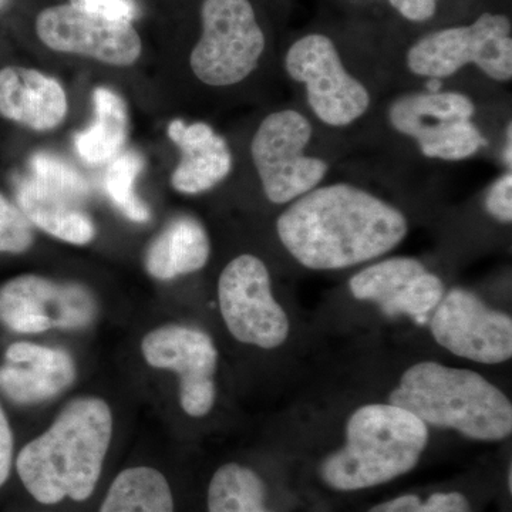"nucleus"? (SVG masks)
<instances>
[{"label": "nucleus", "instance_id": "9", "mask_svg": "<svg viewBox=\"0 0 512 512\" xmlns=\"http://www.w3.org/2000/svg\"><path fill=\"white\" fill-rule=\"evenodd\" d=\"M218 302L225 325L238 342L276 349L289 336V318L272 293L271 275L261 259L239 255L218 281Z\"/></svg>", "mask_w": 512, "mask_h": 512}, {"label": "nucleus", "instance_id": "25", "mask_svg": "<svg viewBox=\"0 0 512 512\" xmlns=\"http://www.w3.org/2000/svg\"><path fill=\"white\" fill-rule=\"evenodd\" d=\"M29 165L32 177L50 190L77 201L89 195L90 185L86 178L63 158L40 151L30 158Z\"/></svg>", "mask_w": 512, "mask_h": 512}, {"label": "nucleus", "instance_id": "30", "mask_svg": "<svg viewBox=\"0 0 512 512\" xmlns=\"http://www.w3.org/2000/svg\"><path fill=\"white\" fill-rule=\"evenodd\" d=\"M437 2L439 0H390V5L410 22H426L436 13Z\"/></svg>", "mask_w": 512, "mask_h": 512}, {"label": "nucleus", "instance_id": "7", "mask_svg": "<svg viewBox=\"0 0 512 512\" xmlns=\"http://www.w3.org/2000/svg\"><path fill=\"white\" fill-rule=\"evenodd\" d=\"M312 124L295 110L269 114L252 138L251 154L266 198L289 204L318 188L328 174V164L306 156Z\"/></svg>", "mask_w": 512, "mask_h": 512}, {"label": "nucleus", "instance_id": "1", "mask_svg": "<svg viewBox=\"0 0 512 512\" xmlns=\"http://www.w3.org/2000/svg\"><path fill=\"white\" fill-rule=\"evenodd\" d=\"M407 229L402 211L350 184L315 188L293 201L276 221L286 251L313 271L380 258L406 238Z\"/></svg>", "mask_w": 512, "mask_h": 512}, {"label": "nucleus", "instance_id": "16", "mask_svg": "<svg viewBox=\"0 0 512 512\" xmlns=\"http://www.w3.org/2000/svg\"><path fill=\"white\" fill-rule=\"evenodd\" d=\"M76 379L73 357L37 343H9L0 355V397L18 407L55 399Z\"/></svg>", "mask_w": 512, "mask_h": 512}, {"label": "nucleus", "instance_id": "20", "mask_svg": "<svg viewBox=\"0 0 512 512\" xmlns=\"http://www.w3.org/2000/svg\"><path fill=\"white\" fill-rule=\"evenodd\" d=\"M211 244L201 222L192 217L175 218L147 249L148 274L160 281L194 274L207 265Z\"/></svg>", "mask_w": 512, "mask_h": 512}, {"label": "nucleus", "instance_id": "19", "mask_svg": "<svg viewBox=\"0 0 512 512\" xmlns=\"http://www.w3.org/2000/svg\"><path fill=\"white\" fill-rule=\"evenodd\" d=\"M16 200L30 224L60 241L86 245L96 237V225L80 201L50 190L32 175L19 181Z\"/></svg>", "mask_w": 512, "mask_h": 512}, {"label": "nucleus", "instance_id": "27", "mask_svg": "<svg viewBox=\"0 0 512 512\" xmlns=\"http://www.w3.org/2000/svg\"><path fill=\"white\" fill-rule=\"evenodd\" d=\"M369 512H473L461 493H436L426 501L414 494L400 495L394 500L377 504Z\"/></svg>", "mask_w": 512, "mask_h": 512}, {"label": "nucleus", "instance_id": "18", "mask_svg": "<svg viewBox=\"0 0 512 512\" xmlns=\"http://www.w3.org/2000/svg\"><path fill=\"white\" fill-rule=\"evenodd\" d=\"M168 137L183 153L171 177V184L178 192L201 194L231 173L232 154L227 141L208 124L174 120L168 126Z\"/></svg>", "mask_w": 512, "mask_h": 512}, {"label": "nucleus", "instance_id": "22", "mask_svg": "<svg viewBox=\"0 0 512 512\" xmlns=\"http://www.w3.org/2000/svg\"><path fill=\"white\" fill-rule=\"evenodd\" d=\"M94 123L74 137L77 153L89 164H104L114 160L127 140V109L119 94L107 87L93 92Z\"/></svg>", "mask_w": 512, "mask_h": 512}, {"label": "nucleus", "instance_id": "3", "mask_svg": "<svg viewBox=\"0 0 512 512\" xmlns=\"http://www.w3.org/2000/svg\"><path fill=\"white\" fill-rule=\"evenodd\" d=\"M390 403L426 426L457 431L467 439L501 441L512 433V404L480 373L420 362L403 373Z\"/></svg>", "mask_w": 512, "mask_h": 512}, {"label": "nucleus", "instance_id": "24", "mask_svg": "<svg viewBox=\"0 0 512 512\" xmlns=\"http://www.w3.org/2000/svg\"><path fill=\"white\" fill-rule=\"evenodd\" d=\"M143 168V157L134 151H126L110 161L106 178H104L107 194L117 210L127 220L140 222V224L150 220V210L137 197L136 188H134Z\"/></svg>", "mask_w": 512, "mask_h": 512}, {"label": "nucleus", "instance_id": "8", "mask_svg": "<svg viewBox=\"0 0 512 512\" xmlns=\"http://www.w3.org/2000/svg\"><path fill=\"white\" fill-rule=\"evenodd\" d=\"M474 113L476 106L466 94L414 93L394 101L389 119L394 130L416 140L424 156L461 161L487 146L471 121Z\"/></svg>", "mask_w": 512, "mask_h": 512}, {"label": "nucleus", "instance_id": "17", "mask_svg": "<svg viewBox=\"0 0 512 512\" xmlns=\"http://www.w3.org/2000/svg\"><path fill=\"white\" fill-rule=\"evenodd\" d=\"M67 114L62 84L26 67L0 70V116L37 131L52 130Z\"/></svg>", "mask_w": 512, "mask_h": 512}, {"label": "nucleus", "instance_id": "11", "mask_svg": "<svg viewBox=\"0 0 512 512\" xmlns=\"http://www.w3.org/2000/svg\"><path fill=\"white\" fill-rule=\"evenodd\" d=\"M285 67L291 79L305 84L309 106L322 123L346 127L369 109V92L345 69L328 36L313 33L293 43Z\"/></svg>", "mask_w": 512, "mask_h": 512}, {"label": "nucleus", "instance_id": "33", "mask_svg": "<svg viewBox=\"0 0 512 512\" xmlns=\"http://www.w3.org/2000/svg\"><path fill=\"white\" fill-rule=\"evenodd\" d=\"M9 0H0V8H3V6H6V3H8Z\"/></svg>", "mask_w": 512, "mask_h": 512}, {"label": "nucleus", "instance_id": "29", "mask_svg": "<svg viewBox=\"0 0 512 512\" xmlns=\"http://www.w3.org/2000/svg\"><path fill=\"white\" fill-rule=\"evenodd\" d=\"M485 210L491 217L504 224H511L512 221V174H504L498 178L487 197H485Z\"/></svg>", "mask_w": 512, "mask_h": 512}, {"label": "nucleus", "instance_id": "13", "mask_svg": "<svg viewBox=\"0 0 512 512\" xmlns=\"http://www.w3.org/2000/svg\"><path fill=\"white\" fill-rule=\"evenodd\" d=\"M141 353L154 369L180 377V404L188 416L204 417L217 397L218 350L208 333L185 325H165L148 332Z\"/></svg>", "mask_w": 512, "mask_h": 512}, {"label": "nucleus", "instance_id": "28", "mask_svg": "<svg viewBox=\"0 0 512 512\" xmlns=\"http://www.w3.org/2000/svg\"><path fill=\"white\" fill-rule=\"evenodd\" d=\"M73 5L101 18L133 23L137 19L136 0H73Z\"/></svg>", "mask_w": 512, "mask_h": 512}, {"label": "nucleus", "instance_id": "12", "mask_svg": "<svg viewBox=\"0 0 512 512\" xmlns=\"http://www.w3.org/2000/svg\"><path fill=\"white\" fill-rule=\"evenodd\" d=\"M430 329L441 348L471 362L500 365L512 357L511 316L490 308L467 289L444 293Z\"/></svg>", "mask_w": 512, "mask_h": 512}, {"label": "nucleus", "instance_id": "2", "mask_svg": "<svg viewBox=\"0 0 512 512\" xmlns=\"http://www.w3.org/2000/svg\"><path fill=\"white\" fill-rule=\"evenodd\" d=\"M111 437L109 404L80 397L45 433L16 451L15 476L37 504L86 503L99 487Z\"/></svg>", "mask_w": 512, "mask_h": 512}, {"label": "nucleus", "instance_id": "4", "mask_svg": "<svg viewBox=\"0 0 512 512\" xmlns=\"http://www.w3.org/2000/svg\"><path fill=\"white\" fill-rule=\"evenodd\" d=\"M429 439V426L402 407L366 404L349 417L345 444L325 458L320 476L338 491L389 483L419 464Z\"/></svg>", "mask_w": 512, "mask_h": 512}, {"label": "nucleus", "instance_id": "26", "mask_svg": "<svg viewBox=\"0 0 512 512\" xmlns=\"http://www.w3.org/2000/svg\"><path fill=\"white\" fill-rule=\"evenodd\" d=\"M33 242V225L18 205L0 194V254H23L32 248Z\"/></svg>", "mask_w": 512, "mask_h": 512}, {"label": "nucleus", "instance_id": "6", "mask_svg": "<svg viewBox=\"0 0 512 512\" xmlns=\"http://www.w3.org/2000/svg\"><path fill=\"white\" fill-rule=\"evenodd\" d=\"M511 33L507 16L484 13L473 25L424 36L407 53V66L417 76L441 80L453 76L467 64H476L495 82H510Z\"/></svg>", "mask_w": 512, "mask_h": 512}, {"label": "nucleus", "instance_id": "14", "mask_svg": "<svg viewBox=\"0 0 512 512\" xmlns=\"http://www.w3.org/2000/svg\"><path fill=\"white\" fill-rule=\"evenodd\" d=\"M36 33L55 52L86 56L111 66H131L141 55V39L133 23L101 18L73 3L42 10Z\"/></svg>", "mask_w": 512, "mask_h": 512}, {"label": "nucleus", "instance_id": "23", "mask_svg": "<svg viewBox=\"0 0 512 512\" xmlns=\"http://www.w3.org/2000/svg\"><path fill=\"white\" fill-rule=\"evenodd\" d=\"M265 501L264 480L238 463L218 468L208 485V512H272Z\"/></svg>", "mask_w": 512, "mask_h": 512}, {"label": "nucleus", "instance_id": "15", "mask_svg": "<svg viewBox=\"0 0 512 512\" xmlns=\"http://www.w3.org/2000/svg\"><path fill=\"white\" fill-rule=\"evenodd\" d=\"M352 295L373 302L390 318H423L437 308L446 289L419 259L396 256L367 266L349 281Z\"/></svg>", "mask_w": 512, "mask_h": 512}, {"label": "nucleus", "instance_id": "21", "mask_svg": "<svg viewBox=\"0 0 512 512\" xmlns=\"http://www.w3.org/2000/svg\"><path fill=\"white\" fill-rule=\"evenodd\" d=\"M97 512H175L173 488L157 468L128 467L111 481Z\"/></svg>", "mask_w": 512, "mask_h": 512}, {"label": "nucleus", "instance_id": "32", "mask_svg": "<svg viewBox=\"0 0 512 512\" xmlns=\"http://www.w3.org/2000/svg\"><path fill=\"white\" fill-rule=\"evenodd\" d=\"M441 90V82L439 79H429L427 82V93H439Z\"/></svg>", "mask_w": 512, "mask_h": 512}, {"label": "nucleus", "instance_id": "10", "mask_svg": "<svg viewBox=\"0 0 512 512\" xmlns=\"http://www.w3.org/2000/svg\"><path fill=\"white\" fill-rule=\"evenodd\" d=\"M96 316V298L84 285L25 274L0 286V328L15 335L83 329Z\"/></svg>", "mask_w": 512, "mask_h": 512}, {"label": "nucleus", "instance_id": "31", "mask_svg": "<svg viewBox=\"0 0 512 512\" xmlns=\"http://www.w3.org/2000/svg\"><path fill=\"white\" fill-rule=\"evenodd\" d=\"M512 134H511V124L508 126V146L505 147V153H504V160L505 163H508V167H511L512 160H511V146H512Z\"/></svg>", "mask_w": 512, "mask_h": 512}, {"label": "nucleus", "instance_id": "5", "mask_svg": "<svg viewBox=\"0 0 512 512\" xmlns=\"http://www.w3.org/2000/svg\"><path fill=\"white\" fill-rule=\"evenodd\" d=\"M202 35L191 69L208 86H234L247 79L265 50V35L249 0H204Z\"/></svg>", "mask_w": 512, "mask_h": 512}]
</instances>
